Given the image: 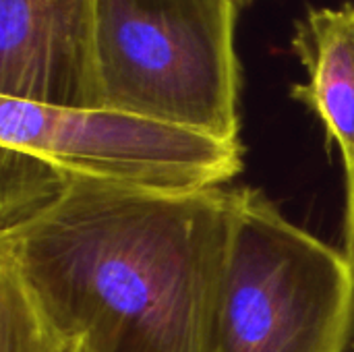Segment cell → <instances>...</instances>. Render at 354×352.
I'll list each match as a JSON object with an SVG mask.
<instances>
[{
    "label": "cell",
    "instance_id": "obj_4",
    "mask_svg": "<svg viewBox=\"0 0 354 352\" xmlns=\"http://www.w3.org/2000/svg\"><path fill=\"white\" fill-rule=\"evenodd\" d=\"M0 147L31 154L64 178L158 195L218 189L243 170L241 141L122 110L4 95Z\"/></svg>",
    "mask_w": 354,
    "mask_h": 352
},
{
    "label": "cell",
    "instance_id": "obj_9",
    "mask_svg": "<svg viewBox=\"0 0 354 352\" xmlns=\"http://www.w3.org/2000/svg\"><path fill=\"white\" fill-rule=\"evenodd\" d=\"M346 170V201H344V241L346 255L354 266V164L344 166Z\"/></svg>",
    "mask_w": 354,
    "mask_h": 352
},
{
    "label": "cell",
    "instance_id": "obj_7",
    "mask_svg": "<svg viewBox=\"0 0 354 352\" xmlns=\"http://www.w3.org/2000/svg\"><path fill=\"white\" fill-rule=\"evenodd\" d=\"M0 352H89L75 338L56 336L17 278L0 268Z\"/></svg>",
    "mask_w": 354,
    "mask_h": 352
},
{
    "label": "cell",
    "instance_id": "obj_5",
    "mask_svg": "<svg viewBox=\"0 0 354 352\" xmlns=\"http://www.w3.org/2000/svg\"><path fill=\"white\" fill-rule=\"evenodd\" d=\"M93 0H0V95L89 108Z\"/></svg>",
    "mask_w": 354,
    "mask_h": 352
},
{
    "label": "cell",
    "instance_id": "obj_8",
    "mask_svg": "<svg viewBox=\"0 0 354 352\" xmlns=\"http://www.w3.org/2000/svg\"><path fill=\"white\" fill-rule=\"evenodd\" d=\"M0 228H6L52 199L64 185V176L31 154L6 147H0Z\"/></svg>",
    "mask_w": 354,
    "mask_h": 352
},
{
    "label": "cell",
    "instance_id": "obj_2",
    "mask_svg": "<svg viewBox=\"0 0 354 352\" xmlns=\"http://www.w3.org/2000/svg\"><path fill=\"white\" fill-rule=\"evenodd\" d=\"M234 0H93L89 108L241 141Z\"/></svg>",
    "mask_w": 354,
    "mask_h": 352
},
{
    "label": "cell",
    "instance_id": "obj_6",
    "mask_svg": "<svg viewBox=\"0 0 354 352\" xmlns=\"http://www.w3.org/2000/svg\"><path fill=\"white\" fill-rule=\"evenodd\" d=\"M292 52L307 73L290 95L326 127L330 141L354 164V4L309 8L295 23Z\"/></svg>",
    "mask_w": 354,
    "mask_h": 352
},
{
    "label": "cell",
    "instance_id": "obj_10",
    "mask_svg": "<svg viewBox=\"0 0 354 352\" xmlns=\"http://www.w3.org/2000/svg\"><path fill=\"white\" fill-rule=\"evenodd\" d=\"M234 2H236V4L241 6V10H243V8H247V6H251V4H253L255 0H234Z\"/></svg>",
    "mask_w": 354,
    "mask_h": 352
},
{
    "label": "cell",
    "instance_id": "obj_1",
    "mask_svg": "<svg viewBox=\"0 0 354 352\" xmlns=\"http://www.w3.org/2000/svg\"><path fill=\"white\" fill-rule=\"evenodd\" d=\"M232 195L64 178L41 207L0 228V266L56 336L89 352H207Z\"/></svg>",
    "mask_w": 354,
    "mask_h": 352
},
{
    "label": "cell",
    "instance_id": "obj_3",
    "mask_svg": "<svg viewBox=\"0 0 354 352\" xmlns=\"http://www.w3.org/2000/svg\"><path fill=\"white\" fill-rule=\"evenodd\" d=\"M354 266L259 189H234L207 352H346Z\"/></svg>",
    "mask_w": 354,
    "mask_h": 352
}]
</instances>
